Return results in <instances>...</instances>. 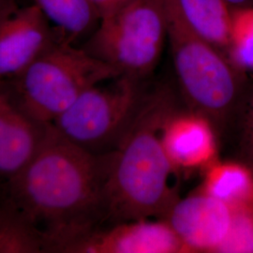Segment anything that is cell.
Segmentation results:
<instances>
[{"label": "cell", "mask_w": 253, "mask_h": 253, "mask_svg": "<svg viewBox=\"0 0 253 253\" xmlns=\"http://www.w3.org/2000/svg\"><path fill=\"white\" fill-rule=\"evenodd\" d=\"M145 81L119 75L84 91L53 122L66 140L95 155L115 152L145 102Z\"/></svg>", "instance_id": "6"}, {"label": "cell", "mask_w": 253, "mask_h": 253, "mask_svg": "<svg viewBox=\"0 0 253 253\" xmlns=\"http://www.w3.org/2000/svg\"><path fill=\"white\" fill-rule=\"evenodd\" d=\"M72 253H188L163 219L150 218L102 227L77 245Z\"/></svg>", "instance_id": "10"}, {"label": "cell", "mask_w": 253, "mask_h": 253, "mask_svg": "<svg viewBox=\"0 0 253 253\" xmlns=\"http://www.w3.org/2000/svg\"><path fill=\"white\" fill-rule=\"evenodd\" d=\"M133 0H89L99 14L100 20L116 12Z\"/></svg>", "instance_id": "19"}, {"label": "cell", "mask_w": 253, "mask_h": 253, "mask_svg": "<svg viewBox=\"0 0 253 253\" xmlns=\"http://www.w3.org/2000/svg\"><path fill=\"white\" fill-rule=\"evenodd\" d=\"M51 125L29 117L0 85V187L14 178L32 161Z\"/></svg>", "instance_id": "11"}, {"label": "cell", "mask_w": 253, "mask_h": 253, "mask_svg": "<svg viewBox=\"0 0 253 253\" xmlns=\"http://www.w3.org/2000/svg\"><path fill=\"white\" fill-rule=\"evenodd\" d=\"M56 42L54 27L35 4L8 3L0 11V85L17 79Z\"/></svg>", "instance_id": "7"}, {"label": "cell", "mask_w": 253, "mask_h": 253, "mask_svg": "<svg viewBox=\"0 0 253 253\" xmlns=\"http://www.w3.org/2000/svg\"><path fill=\"white\" fill-rule=\"evenodd\" d=\"M199 190L230 207L252 201L253 171L241 162H222L218 159L204 170Z\"/></svg>", "instance_id": "14"}, {"label": "cell", "mask_w": 253, "mask_h": 253, "mask_svg": "<svg viewBox=\"0 0 253 253\" xmlns=\"http://www.w3.org/2000/svg\"><path fill=\"white\" fill-rule=\"evenodd\" d=\"M232 208L197 190L177 200L165 220L178 236L188 253H216L226 236Z\"/></svg>", "instance_id": "8"}, {"label": "cell", "mask_w": 253, "mask_h": 253, "mask_svg": "<svg viewBox=\"0 0 253 253\" xmlns=\"http://www.w3.org/2000/svg\"><path fill=\"white\" fill-rule=\"evenodd\" d=\"M225 1L233 8L253 5V0H225Z\"/></svg>", "instance_id": "20"}, {"label": "cell", "mask_w": 253, "mask_h": 253, "mask_svg": "<svg viewBox=\"0 0 253 253\" xmlns=\"http://www.w3.org/2000/svg\"><path fill=\"white\" fill-rule=\"evenodd\" d=\"M167 18L178 95L186 108L208 118L221 137L232 126L250 84L249 73L168 12Z\"/></svg>", "instance_id": "3"}, {"label": "cell", "mask_w": 253, "mask_h": 253, "mask_svg": "<svg viewBox=\"0 0 253 253\" xmlns=\"http://www.w3.org/2000/svg\"><path fill=\"white\" fill-rule=\"evenodd\" d=\"M45 253L44 246L23 219L0 204V253Z\"/></svg>", "instance_id": "16"}, {"label": "cell", "mask_w": 253, "mask_h": 253, "mask_svg": "<svg viewBox=\"0 0 253 253\" xmlns=\"http://www.w3.org/2000/svg\"><path fill=\"white\" fill-rule=\"evenodd\" d=\"M119 75L83 47L56 42L7 86L29 117L52 125L84 91Z\"/></svg>", "instance_id": "4"}, {"label": "cell", "mask_w": 253, "mask_h": 253, "mask_svg": "<svg viewBox=\"0 0 253 253\" xmlns=\"http://www.w3.org/2000/svg\"><path fill=\"white\" fill-rule=\"evenodd\" d=\"M177 105L178 91L167 82L147 90L132 126L118 149L111 153L107 225L163 218L179 199L170 182L175 171L162 142L163 124Z\"/></svg>", "instance_id": "2"}, {"label": "cell", "mask_w": 253, "mask_h": 253, "mask_svg": "<svg viewBox=\"0 0 253 253\" xmlns=\"http://www.w3.org/2000/svg\"><path fill=\"white\" fill-rule=\"evenodd\" d=\"M219 135L213 123L190 109L177 108L162 129L164 151L175 172L202 170L218 160Z\"/></svg>", "instance_id": "9"}, {"label": "cell", "mask_w": 253, "mask_h": 253, "mask_svg": "<svg viewBox=\"0 0 253 253\" xmlns=\"http://www.w3.org/2000/svg\"><path fill=\"white\" fill-rule=\"evenodd\" d=\"M50 22L58 42L75 44L100 22L89 0H31Z\"/></svg>", "instance_id": "13"}, {"label": "cell", "mask_w": 253, "mask_h": 253, "mask_svg": "<svg viewBox=\"0 0 253 253\" xmlns=\"http://www.w3.org/2000/svg\"><path fill=\"white\" fill-rule=\"evenodd\" d=\"M226 53L238 68L253 73V5L233 8Z\"/></svg>", "instance_id": "15"}, {"label": "cell", "mask_w": 253, "mask_h": 253, "mask_svg": "<svg viewBox=\"0 0 253 253\" xmlns=\"http://www.w3.org/2000/svg\"><path fill=\"white\" fill-rule=\"evenodd\" d=\"M111 154L95 155L49 126L32 161L0 187V204L36 234L45 253H72L107 225Z\"/></svg>", "instance_id": "1"}, {"label": "cell", "mask_w": 253, "mask_h": 253, "mask_svg": "<svg viewBox=\"0 0 253 253\" xmlns=\"http://www.w3.org/2000/svg\"><path fill=\"white\" fill-rule=\"evenodd\" d=\"M164 4L191 33L226 53L233 7L225 0H164Z\"/></svg>", "instance_id": "12"}, {"label": "cell", "mask_w": 253, "mask_h": 253, "mask_svg": "<svg viewBox=\"0 0 253 253\" xmlns=\"http://www.w3.org/2000/svg\"><path fill=\"white\" fill-rule=\"evenodd\" d=\"M231 208V224L216 253H253V200Z\"/></svg>", "instance_id": "17"}, {"label": "cell", "mask_w": 253, "mask_h": 253, "mask_svg": "<svg viewBox=\"0 0 253 253\" xmlns=\"http://www.w3.org/2000/svg\"><path fill=\"white\" fill-rule=\"evenodd\" d=\"M232 125L236 126L241 163L253 171V80L245 93Z\"/></svg>", "instance_id": "18"}, {"label": "cell", "mask_w": 253, "mask_h": 253, "mask_svg": "<svg viewBox=\"0 0 253 253\" xmlns=\"http://www.w3.org/2000/svg\"><path fill=\"white\" fill-rule=\"evenodd\" d=\"M7 4H8L7 0H0V11H1V9H3Z\"/></svg>", "instance_id": "21"}, {"label": "cell", "mask_w": 253, "mask_h": 253, "mask_svg": "<svg viewBox=\"0 0 253 253\" xmlns=\"http://www.w3.org/2000/svg\"><path fill=\"white\" fill-rule=\"evenodd\" d=\"M167 41L164 0H133L100 19L82 47L121 75L145 81L156 70Z\"/></svg>", "instance_id": "5"}]
</instances>
